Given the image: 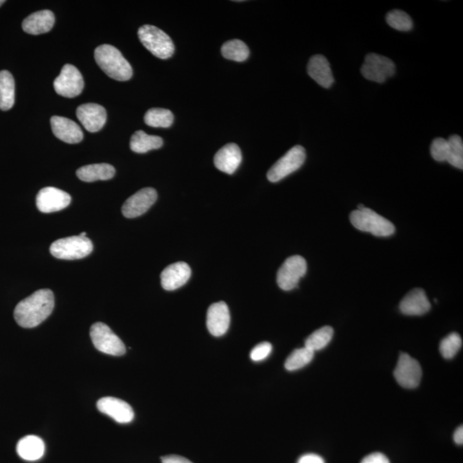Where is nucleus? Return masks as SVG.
Masks as SVG:
<instances>
[{
  "mask_svg": "<svg viewBox=\"0 0 463 463\" xmlns=\"http://www.w3.org/2000/svg\"><path fill=\"white\" fill-rule=\"evenodd\" d=\"M15 103V80L8 71L0 72V110H12Z\"/></svg>",
  "mask_w": 463,
  "mask_h": 463,
  "instance_id": "393cba45",
  "label": "nucleus"
},
{
  "mask_svg": "<svg viewBox=\"0 0 463 463\" xmlns=\"http://www.w3.org/2000/svg\"><path fill=\"white\" fill-rule=\"evenodd\" d=\"M297 463H325L324 459L315 454L304 455Z\"/></svg>",
  "mask_w": 463,
  "mask_h": 463,
  "instance_id": "e433bc0d",
  "label": "nucleus"
},
{
  "mask_svg": "<svg viewBox=\"0 0 463 463\" xmlns=\"http://www.w3.org/2000/svg\"><path fill=\"white\" fill-rule=\"evenodd\" d=\"M71 196L55 187L42 188L37 196V206L42 213L57 212L68 207Z\"/></svg>",
  "mask_w": 463,
  "mask_h": 463,
  "instance_id": "ddd939ff",
  "label": "nucleus"
},
{
  "mask_svg": "<svg viewBox=\"0 0 463 463\" xmlns=\"http://www.w3.org/2000/svg\"><path fill=\"white\" fill-rule=\"evenodd\" d=\"M52 131L61 141L68 143H79L83 138V133L76 122L61 116L51 118Z\"/></svg>",
  "mask_w": 463,
  "mask_h": 463,
  "instance_id": "a211bd4d",
  "label": "nucleus"
},
{
  "mask_svg": "<svg viewBox=\"0 0 463 463\" xmlns=\"http://www.w3.org/2000/svg\"><path fill=\"white\" fill-rule=\"evenodd\" d=\"M431 309V303L426 292L422 289H415L407 294L400 303V310L409 316H422Z\"/></svg>",
  "mask_w": 463,
  "mask_h": 463,
  "instance_id": "412c9836",
  "label": "nucleus"
},
{
  "mask_svg": "<svg viewBox=\"0 0 463 463\" xmlns=\"http://www.w3.org/2000/svg\"><path fill=\"white\" fill-rule=\"evenodd\" d=\"M76 117L88 132L94 133L99 132L106 124L107 112L101 105L83 104L77 107Z\"/></svg>",
  "mask_w": 463,
  "mask_h": 463,
  "instance_id": "4468645a",
  "label": "nucleus"
},
{
  "mask_svg": "<svg viewBox=\"0 0 463 463\" xmlns=\"http://www.w3.org/2000/svg\"><path fill=\"white\" fill-rule=\"evenodd\" d=\"M230 325V312L225 302L215 303L209 307L207 312V328L214 336L226 334Z\"/></svg>",
  "mask_w": 463,
  "mask_h": 463,
  "instance_id": "dca6fc26",
  "label": "nucleus"
},
{
  "mask_svg": "<svg viewBox=\"0 0 463 463\" xmlns=\"http://www.w3.org/2000/svg\"><path fill=\"white\" fill-rule=\"evenodd\" d=\"M80 236H82V237H87V233H85V232H83V233H82V234H80Z\"/></svg>",
  "mask_w": 463,
  "mask_h": 463,
  "instance_id": "ea45409f",
  "label": "nucleus"
},
{
  "mask_svg": "<svg viewBox=\"0 0 463 463\" xmlns=\"http://www.w3.org/2000/svg\"><path fill=\"white\" fill-rule=\"evenodd\" d=\"M192 270L187 263L178 262L167 266L161 272V286L167 291H174L184 286L190 279Z\"/></svg>",
  "mask_w": 463,
  "mask_h": 463,
  "instance_id": "f3484780",
  "label": "nucleus"
},
{
  "mask_svg": "<svg viewBox=\"0 0 463 463\" xmlns=\"http://www.w3.org/2000/svg\"><path fill=\"white\" fill-rule=\"evenodd\" d=\"M360 72L367 80L383 83L395 75V65L391 59L371 52L366 56Z\"/></svg>",
  "mask_w": 463,
  "mask_h": 463,
  "instance_id": "6e6552de",
  "label": "nucleus"
},
{
  "mask_svg": "<svg viewBox=\"0 0 463 463\" xmlns=\"http://www.w3.org/2000/svg\"><path fill=\"white\" fill-rule=\"evenodd\" d=\"M174 114L170 110L165 108H152L145 116V122L152 127H170L174 123Z\"/></svg>",
  "mask_w": 463,
  "mask_h": 463,
  "instance_id": "cd10ccee",
  "label": "nucleus"
},
{
  "mask_svg": "<svg viewBox=\"0 0 463 463\" xmlns=\"http://www.w3.org/2000/svg\"><path fill=\"white\" fill-rule=\"evenodd\" d=\"M114 174L115 168L107 163L87 165L76 171V176L84 182L108 181L114 178Z\"/></svg>",
  "mask_w": 463,
  "mask_h": 463,
  "instance_id": "b1692460",
  "label": "nucleus"
},
{
  "mask_svg": "<svg viewBox=\"0 0 463 463\" xmlns=\"http://www.w3.org/2000/svg\"><path fill=\"white\" fill-rule=\"evenodd\" d=\"M54 308V293L50 289H41L17 304L14 318L21 327L34 328L51 315Z\"/></svg>",
  "mask_w": 463,
  "mask_h": 463,
  "instance_id": "f257e3e1",
  "label": "nucleus"
},
{
  "mask_svg": "<svg viewBox=\"0 0 463 463\" xmlns=\"http://www.w3.org/2000/svg\"><path fill=\"white\" fill-rule=\"evenodd\" d=\"M396 382L406 389L418 387L422 377V367L415 359L408 353L400 354L398 364L394 371Z\"/></svg>",
  "mask_w": 463,
  "mask_h": 463,
  "instance_id": "9d476101",
  "label": "nucleus"
},
{
  "mask_svg": "<svg viewBox=\"0 0 463 463\" xmlns=\"http://www.w3.org/2000/svg\"><path fill=\"white\" fill-rule=\"evenodd\" d=\"M94 59L99 68L111 79L121 82L132 79V65L114 45L105 44L98 47L94 51Z\"/></svg>",
  "mask_w": 463,
  "mask_h": 463,
  "instance_id": "f03ea898",
  "label": "nucleus"
},
{
  "mask_svg": "<svg viewBox=\"0 0 463 463\" xmlns=\"http://www.w3.org/2000/svg\"><path fill=\"white\" fill-rule=\"evenodd\" d=\"M272 351V345L269 342H265L254 347L251 352V359L254 361L264 360Z\"/></svg>",
  "mask_w": 463,
  "mask_h": 463,
  "instance_id": "f704fd0d",
  "label": "nucleus"
},
{
  "mask_svg": "<svg viewBox=\"0 0 463 463\" xmlns=\"http://www.w3.org/2000/svg\"><path fill=\"white\" fill-rule=\"evenodd\" d=\"M241 161V150L235 143H229L223 147L214 158V163L217 169L227 174H233L240 167Z\"/></svg>",
  "mask_w": 463,
  "mask_h": 463,
  "instance_id": "aec40b11",
  "label": "nucleus"
},
{
  "mask_svg": "<svg viewBox=\"0 0 463 463\" xmlns=\"http://www.w3.org/2000/svg\"><path fill=\"white\" fill-rule=\"evenodd\" d=\"M449 152V145L446 139L435 138L431 145V154L437 161H446Z\"/></svg>",
  "mask_w": 463,
  "mask_h": 463,
  "instance_id": "72a5a7b5",
  "label": "nucleus"
},
{
  "mask_svg": "<svg viewBox=\"0 0 463 463\" xmlns=\"http://www.w3.org/2000/svg\"><path fill=\"white\" fill-rule=\"evenodd\" d=\"M90 338L94 346L101 353L121 356L126 352L125 346L121 338L103 322H96L91 326Z\"/></svg>",
  "mask_w": 463,
  "mask_h": 463,
  "instance_id": "0eeeda50",
  "label": "nucleus"
},
{
  "mask_svg": "<svg viewBox=\"0 0 463 463\" xmlns=\"http://www.w3.org/2000/svg\"><path fill=\"white\" fill-rule=\"evenodd\" d=\"M449 152L447 163L451 166L462 170L463 168V142L460 136L452 135L447 140Z\"/></svg>",
  "mask_w": 463,
  "mask_h": 463,
  "instance_id": "7c9ffc66",
  "label": "nucleus"
},
{
  "mask_svg": "<svg viewBox=\"0 0 463 463\" xmlns=\"http://www.w3.org/2000/svg\"><path fill=\"white\" fill-rule=\"evenodd\" d=\"M17 451L21 458L25 461H37L43 457L45 444L41 438L30 435L20 440L17 445Z\"/></svg>",
  "mask_w": 463,
  "mask_h": 463,
  "instance_id": "5701e85b",
  "label": "nucleus"
},
{
  "mask_svg": "<svg viewBox=\"0 0 463 463\" xmlns=\"http://www.w3.org/2000/svg\"><path fill=\"white\" fill-rule=\"evenodd\" d=\"M386 22L389 26L398 31H410L413 23L408 13L401 10H393L386 16Z\"/></svg>",
  "mask_w": 463,
  "mask_h": 463,
  "instance_id": "2f4dec72",
  "label": "nucleus"
},
{
  "mask_svg": "<svg viewBox=\"0 0 463 463\" xmlns=\"http://www.w3.org/2000/svg\"><path fill=\"white\" fill-rule=\"evenodd\" d=\"M97 409L118 423H130L134 419V411L127 402L111 396L100 399L97 402Z\"/></svg>",
  "mask_w": 463,
  "mask_h": 463,
  "instance_id": "2eb2a0df",
  "label": "nucleus"
},
{
  "mask_svg": "<svg viewBox=\"0 0 463 463\" xmlns=\"http://www.w3.org/2000/svg\"><path fill=\"white\" fill-rule=\"evenodd\" d=\"M157 200L154 188H143L130 196L122 206V213L126 218H136L148 212Z\"/></svg>",
  "mask_w": 463,
  "mask_h": 463,
  "instance_id": "f8f14e48",
  "label": "nucleus"
},
{
  "mask_svg": "<svg viewBox=\"0 0 463 463\" xmlns=\"http://www.w3.org/2000/svg\"><path fill=\"white\" fill-rule=\"evenodd\" d=\"M56 93L66 98L79 96L84 88V81L79 69L72 65H65L61 74L54 82Z\"/></svg>",
  "mask_w": 463,
  "mask_h": 463,
  "instance_id": "9b49d317",
  "label": "nucleus"
},
{
  "mask_svg": "<svg viewBox=\"0 0 463 463\" xmlns=\"http://www.w3.org/2000/svg\"><path fill=\"white\" fill-rule=\"evenodd\" d=\"M224 58L229 61L243 62L250 55V50L245 42L240 40H232L224 43L222 48Z\"/></svg>",
  "mask_w": 463,
  "mask_h": 463,
  "instance_id": "bb28decb",
  "label": "nucleus"
},
{
  "mask_svg": "<svg viewBox=\"0 0 463 463\" xmlns=\"http://www.w3.org/2000/svg\"><path fill=\"white\" fill-rule=\"evenodd\" d=\"M93 248L92 241L89 238L79 235L56 240L51 245L50 252L56 258L75 260L89 256Z\"/></svg>",
  "mask_w": 463,
  "mask_h": 463,
  "instance_id": "39448f33",
  "label": "nucleus"
},
{
  "mask_svg": "<svg viewBox=\"0 0 463 463\" xmlns=\"http://www.w3.org/2000/svg\"><path fill=\"white\" fill-rule=\"evenodd\" d=\"M163 145V139L158 136H150L145 132L138 131L132 135L130 147L133 152L145 154L150 150L160 149Z\"/></svg>",
  "mask_w": 463,
  "mask_h": 463,
  "instance_id": "a878e982",
  "label": "nucleus"
},
{
  "mask_svg": "<svg viewBox=\"0 0 463 463\" xmlns=\"http://www.w3.org/2000/svg\"><path fill=\"white\" fill-rule=\"evenodd\" d=\"M161 462H163V463H192L187 458L174 455H167V457L161 458Z\"/></svg>",
  "mask_w": 463,
  "mask_h": 463,
  "instance_id": "4c0bfd02",
  "label": "nucleus"
},
{
  "mask_svg": "<svg viewBox=\"0 0 463 463\" xmlns=\"http://www.w3.org/2000/svg\"><path fill=\"white\" fill-rule=\"evenodd\" d=\"M454 441L459 445L463 444V427L459 426L454 433Z\"/></svg>",
  "mask_w": 463,
  "mask_h": 463,
  "instance_id": "58836bf2",
  "label": "nucleus"
},
{
  "mask_svg": "<svg viewBox=\"0 0 463 463\" xmlns=\"http://www.w3.org/2000/svg\"><path fill=\"white\" fill-rule=\"evenodd\" d=\"M306 150L302 146L293 147L270 168L267 174L268 180L272 183L283 180L294 172L300 169L306 161Z\"/></svg>",
  "mask_w": 463,
  "mask_h": 463,
  "instance_id": "423d86ee",
  "label": "nucleus"
},
{
  "mask_svg": "<svg viewBox=\"0 0 463 463\" xmlns=\"http://www.w3.org/2000/svg\"><path fill=\"white\" fill-rule=\"evenodd\" d=\"M361 463H391L385 455L380 453V452H375V453L368 455L364 457Z\"/></svg>",
  "mask_w": 463,
  "mask_h": 463,
  "instance_id": "c9c22d12",
  "label": "nucleus"
},
{
  "mask_svg": "<svg viewBox=\"0 0 463 463\" xmlns=\"http://www.w3.org/2000/svg\"><path fill=\"white\" fill-rule=\"evenodd\" d=\"M333 335H334V329L331 326H325L309 336L305 343V347L314 353L316 351L325 349L331 342Z\"/></svg>",
  "mask_w": 463,
  "mask_h": 463,
  "instance_id": "c85d7f7f",
  "label": "nucleus"
},
{
  "mask_svg": "<svg viewBox=\"0 0 463 463\" xmlns=\"http://www.w3.org/2000/svg\"><path fill=\"white\" fill-rule=\"evenodd\" d=\"M54 14L51 10H45L31 14L26 17L22 26L26 33L37 36L49 32L54 27Z\"/></svg>",
  "mask_w": 463,
  "mask_h": 463,
  "instance_id": "4be33fe9",
  "label": "nucleus"
},
{
  "mask_svg": "<svg viewBox=\"0 0 463 463\" xmlns=\"http://www.w3.org/2000/svg\"><path fill=\"white\" fill-rule=\"evenodd\" d=\"M314 353V352L307 349V347L294 350V352L287 357L285 362L286 369L289 371H296L307 366V364L313 360Z\"/></svg>",
  "mask_w": 463,
  "mask_h": 463,
  "instance_id": "c756f323",
  "label": "nucleus"
},
{
  "mask_svg": "<svg viewBox=\"0 0 463 463\" xmlns=\"http://www.w3.org/2000/svg\"><path fill=\"white\" fill-rule=\"evenodd\" d=\"M350 222L356 229L378 237L391 236L395 231L392 223L367 207L351 213Z\"/></svg>",
  "mask_w": 463,
  "mask_h": 463,
  "instance_id": "7ed1b4c3",
  "label": "nucleus"
},
{
  "mask_svg": "<svg viewBox=\"0 0 463 463\" xmlns=\"http://www.w3.org/2000/svg\"><path fill=\"white\" fill-rule=\"evenodd\" d=\"M307 261L301 256H292L286 259L277 272V284L284 291H289L298 286L300 280L306 275Z\"/></svg>",
  "mask_w": 463,
  "mask_h": 463,
  "instance_id": "1a4fd4ad",
  "label": "nucleus"
},
{
  "mask_svg": "<svg viewBox=\"0 0 463 463\" xmlns=\"http://www.w3.org/2000/svg\"><path fill=\"white\" fill-rule=\"evenodd\" d=\"M6 3L5 0H0V6H2L3 3Z\"/></svg>",
  "mask_w": 463,
  "mask_h": 463,
  "instance_id": "a19ab883",
  "label": "nucleus"
},
{
  "mask_svg": "<svg viewBox=\"0 0 463 463\" xmlns=\"http://www.w3.org/2000/svg\"><path fill=\"white\" fill-rule=\"evenodd\" d=\"M307 73L315 82L325 89L331 88L335 82L328 59L320 54L312 56L310 59L307 65Z\"/></svg>",
  "mask_w": 463,
  "mask_h": 463,
  "instance_id": "6ab92c4d",
  "label": "nucleus"
},
{
  "mask_svg": "<svg viewBox=\"0 0 463 463\" xmlns=\"http://www.w3.org/2000/svg\"><path fill=\"white\" fill-rule=\"evenodd\" d=\"M142 44L156 57L167 59L173 56L175 48L173 41L164 31L156 26L143 25L138 30Z\"/></svg>",
  "mask_w": 463,
  "mask_h": 463,
  "instance_id": "20e7f679",
  "label": "nucleus"
},
{
  "mask_svg": "<svg viewBox=\"0 0 463 463\" xmlns=\"http://www.w3.org/2000/svg\"><path fill=\"white\" fill-rule=\"evenodd\" d=\"M462 340L457 333H451L446 338L442 340L440 345V351L444 359L450 360L455 356L461 349Z\"/></svg>",
  "mask_w": 463,
  "mask_h": 463,
  "instance_id": "473e14b6",
  "label": "nucleus"
}]
</instances>
